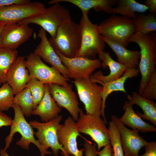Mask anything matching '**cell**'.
I'll return each mask as SVG.
<instances>
[{
    "instance_id": "1",
    "label": "cell",
    "mask_w": 156,
    "mask_h": 156,
    "mask_svg": "<svg viewBox=\"0 0 156 156\" xmlns=\"http://www.w3.org/2000/svg\"><path fill=\"white\" fill-rule=\"evenodd\" d=\"M134 42L140 49V59L138 68L141 78L138 93L141 95L149 81L151 74L156 71V34L154 32L144 34L135 32L129 38L128 43Z\"/></svg>"
},
{
    "instance_id": "2",
    "label": "cell",
    "mask_w": 156,
    "mask_h": 156,
    "mask_svg": "<svg viewBox=\"0 0 156 156\" xmlns=\"http://www.w3.org/2000/svg\"><path fill=\"white\" fill-rule=\"evenodd\" d=\"M88 14L82 13L79 24L81 34V46L75 57L94 59L97 55L104 51L105 43L98 25L90 21Z\"/></svg>"
},
{
    "instance_id": "3",
    "label": "cell",
    "mask_w": 156,
    "mask_h": 156,
    "mask_svg": "<svg viewBox=\"0 0 156 156\" xmlns=\"http://www.w3.org/2000/svg\"><path fill=\"white\" fill-rule=\"evenodd\" d=\"M49 41L54 49L68 58L75 57L81 46V34L79 24L71 20L59 26L55 37Z\"/></svg>"
},
{
    "instance_id": "4",
    "label": "cell",
    "mask_w": 156,
    "mask_h": 156,
    "mask_svg": "<svg viewBox=\"0 0 156 156\" xmlns=\"http://www.w3.org/2000/svg\"><path fill=\"white\" fill-rule=\"evenodd\" d=\"M12 107L14 111V118L10 125L9 134L5 138V146L3 149L6 151L9 148L14 134L16 132H18L21 137L16 142L17 145L28 150L30 143H32L39 149L41 156L51 154V152L46 150L38 140H36L35 139L34 135L35 132L34 131L29 123L27 122L25 118L20 107L14 103Z\"/></svg>"
},
{
    "instance_id": "5",
    "label": "cell",
    "mask_w": 156,
    "mask_h": 156,
    "mask_svg": "<svg viewBox=\"0 0 156 156\" xmlns=\"http://www.w3.org/2000/svg\"><path fill=\"white\" fill-rule=\"evenodd\" d=\"M102 36L120 43L126 48L130 36L135 33L133 19L113 14L98 25Z\"/></svg>"
},
{
    "instance_id": "6",
    "label": "cell",
    "mask_w": 156,
    "mask_h": 156,
    "mask_svg": "<svg viewBox=\"0 0 156 156\" xmlns=\"http://www.w3.org/2000/svg\"><path fill=\"white\" fill-rule=\"evenodd\" d=\"M103 118L90 114H85L80 109L76 126L79 132L90 136L97 146V151L110 143L108 129Z\"/></svg>"
},
{
    "instance_id": "7",
    "label": "cell",
    "mask_w": 156,
    "mask_h": 156,
    "mask_svg": "<svg viewBox=\"0 0 156 156\" xmlns=\"http://www.w3.org/2000/svg\"><path fill=\"white\" fill-rule=\"evenodd\" d=\"M69 10L57 3L46 8L41 14L18 24L33 23L40 26L47 31L52 38L55 37L58 27L71 20Z\"/></svg>"
},
{
    "instance_id": "8",
    "label": "cell",
    "mask_w": 156,
    "mask_h": 156,
    "mask_svg": "<svg viewBox=\"0 0 156 156\" xmlns=\"http://www.w3.org/2000/svg\"><path fill=\"white\" fill-rule=\"evenodd\" d=\"M24 63L31 78L36 79L44 84L54 83L72 88V85L67 82L69 79L64 77L56 68L47 65L33 52L27 56Z\"/></svg>"
},
{
    "instance_id": "9",
    "label": "cell",
    "mask_w": 156,
    "mask_h": 156,
    "mask_svg": "<svg viewBox=\"0 0 156 156\" xmlns=\"http://www.w3.org/2000/svg\"><path fill=\"white\" fill-rule=\"evenodd\" d=\"M74 83L79 98L84 104L86 114L98 116L101 115L103 87L90 78L74 80Z\"/></svg>"
},
{
    "instance_id": "10",
    "label": "cell",
    "mask_w": 156,
    "mask_h": 156,
    "mask_svg": "<svg viewBox=\"0 0 156 156\" xmlns=\"http://www.w3.org/2000/svg\"><path fill=\"white\" fill-rule=\"evenodd\" d=\"M62 118V116L59 115L47 122H41L36 120L29 122L32 128L37 129L35 135L40 143L47 150L51 148L54 156H58L60 150L62 155L67 156L59 142L57 135V131L62 125L60 123Z\"/></svg>"
},
{
    "instance_id": "11",
    "label": "cell",
    "mask_w": 156,
    "mask_h": 156,
    "mask_svg": "<svg viewBox=\"0 0 156 156\" xmlns=\"http://www.w3.org/2000/svg\"><path fill=\"white\" fill-rule=\"evenodd\" d=\"M46 8L44 4L36 1L0 7V22L18 23L41 14Z\"/></svg>"
},
{
    "instance_id": "12",
    "label": "cell",
    "mask_w": 156,
    "mask_h": 156,
    "mask_svg": "<svg viewBox=\"0 0 156 156\" xmlns=\"http://www.w3.org/2000/svg\"><path fill=\"white\" fill-rule=\"evenodd\" d=\"M63 64L67 68L69 78L74 80L81 78H90L96 69L101 67L99 59H90L82 57H66L54 49Z\"/></svg>"
},
{
    "instance_id": "13",
    "label": "cell",
    "mask_w": 156,
    "mask_h": 156,
    "mask_svg": "<svg viewBox=\"0 0 156 156\" xmlns=\"http://www.w3.org/2000/svg\"><path fill=\"white\" fill-rule=\"evenodd\" d=\"M33 31V29L27 24H6L1 34L0 47L16 50L32 36Z\"/></svg>"
},
{
    "instance_id": "14",
    "label": "cell",
    "mask_w": 156,
    "mask_h": 156,
    "mask_svg": "<svg viewBox=\"0 0 156 156\" xmlns=\"http://www.w3.org/2000/svg\"><path fill=\"white\" fill-rule=\"evenodd\" d=\"M76 122L69 116L64 120L58 129L57 135L58 140L64 150L67 156H83L84 148L79 149L77 146V138L82 136L76 126Z\"/></svg>"
},
{
    "instance_id": "15",
    "label": "cell",
    "mask_w": 156,
    "mask_h": 156,
    "mask_svg": "<svg viewBox=\"0 0 156 156\" xmlns=\"http://www.w3.org/2000/svg\"><path fill=\"white\" fill-rule=\"evenodd\" d=\"M111 118L116 124L119 131L125 156H140V150L144 146L147 142L139 135L140 131L128 129L120 122L119 118L116 116H112Z\"/></svg>"
},
{
    "instance_id": "16",
    "label": "cell",
    "mask_w": 156,
    "mask_h": 156,
    "mask_svg": "<svg viewBox=\"0 0 156 156\" xmlns=\"http://www.w3.org/2000/svg\"><path fill=\"white\" fill-rule=\"evenodd\" d=\"M50 94L58 106L66 109L71 117L77 121L79 118L80 109L76 95L72 88H67L59 84H49Z\"/></svg>"
},
{
    "instance_id": "17",
    "label": "cell",
    "mask_w": 156,
    "mask_h": 156,
    "mask_svg": "<svg viewBox=\"0 0 156 156\" xmlns=\"http://www.w3.org/2000/svg\"><path fill=\"white\" fill-rule=\"evenodd\" d=\"M26 57L25 56L17 57L11 64L7 74L6 82L11 87L15 95L26 88L31 78L24 63Z\"/></svg>"
},
{
    "instance_id": "18",
    "label": "cell",
    "mask_w": 156,
    "mask_h": 156,
    "mask_svg": "<svg viewBox=\"0 0 156 156\" xmlns=\"http://www.w3.org/2000/svg\"><path fill=\"white\" fill-rule=\"evenodd\" d=\"M38 36L40 38V41L33 53L52 66L56 68L64 77L69 79L68 70L50 44L47 37L46 31L41 27Z\"/></svg>"
},
{
    "instance_id": "19",
    "label": "cell",
    "mask_w": 156,
    "mask_h": 156,
    "mask_svg": "<svg viewBox=\"0 0 156 156\" xmlns=\"http://www.w3.org/2000/svg\"><path fill=\"white\" fill-rule=\"evenodd\" d=\"M98 56L101 62V67L105 69L108 66L110 73L108 75H104L102 71L99 70L91 76L90 78L94 80L103 83L111 82L121 77L128 68L125 65L114 60L109 52L103 51Z\"/></svg>"
},
{
    "instance_id": "20",
    "label": "cell",
    "mask_w": 156,
    "mask_h": 156,
    "mask_svg": "<svg viewBox=\"0 0 156 156\" xmlns=\"http://www.w3.org/2000/svg\"><path fill=\"white\" fill-rule=\"evenodd\" d=\"M140 73L138 68H128L123 75L119 78L106 83L94 80L90 77L92 81L101 84L103 87L101 95L103 101L101 116L106 124H107V122L105 116V107L106 101L108 96L114 91H121L127 94L124 86L126 81L128 79L137 77Z\"/></svg>"
},
{
    "instance_id": "21",
    "label": "cell",
    "mask_w": 156,
    "mask_h": 156,
    "mask_svg": "<svg viewBox=\"0 0 156 156\" xmlns=\"http://www.w3.org/2000/svg\"><path fill=\"white\" fill-rule=\"evenodd\" d=\"M45 92L41 101L33 109L31 115L38 116L43 122H48L56 118L61 111L50 92L49 84H45Z\"/></svg>"
},
{
    "instance_id": "22",
    "label": "cell",
    "mask_w": 156,
    "mask_h": 156,
    "mask_svg": "<svg viewBox=\"0 0 156 156\" xmlns=\"http://www.w3.org/2000/svg\"><path fill=\"white\" fill-rule=\"evenodd\" d=\"M118 1V0H52L49 1L48 4L68 2L78 7L82 13H88L90 9H93L96 12L103 11L110 14L112 13L113 7L117 4Z\"/></svg>"
},
{
    "instance_id": "23",
    "label": "cell",
    "mask_w": 156,
    "mask_h": 156,
    "mask_svg": "<svg viewBox=\"0 0 156 156\" xmlns=\"http://www.w3.org/2000/svg\"><path fill=\"white\" fill-rule=\"evenodd\" d=\"M122 108L124 111V114L119 119L124 125L127 126L133 130H138L142 133L156 131L155 126L144 121L135 112L133 108V105L128 101L125 102Z\"/></svg>"
},
{
    "instance_id": "24",
    "label": "cell",
    "mask_w": 156,
    "mask_h": 156,
    "mask_svg": "<svg viewBox=\"0 0 156 156\" xmlns=\"http://www.w3.org/2000/svg\"><path fill=\"white\" fill-rule=\"evenodd\" d=\"M102 37L105 43L116 55L118 62L125 65L128 68H138L140 56V51L129 50L120 43Z\"/></svg>"
},
{
    "instance_id": "25",
    "label": "cell",
    "mask_w": 156,
    "mask_h": 156,
    "mask_svg": "<svg viewBox=\"0 0 156 156\" xmlns=\"http://www.w3.org/2000/svg\"><path fill=\"white\" fill-rule=\"evenodd\" d=\"M127 98L131 105H138L142 109L143 114L136 112L141 118L149 120L153 125L156 126L155 102L142 96L135 91L133 92L132 96L127 94Z\"/></svg>"
},
{
    "instance_id": "26",
    "label": "cell",
    "mask_w": 156,
    "mask_h": 156,
    "mask_svg": "<svg viewBox=\"0 0 156 156\" xmlns=\"http://www.w3.org/2000/svg\"><path fill=\"white\" fill-rule=\"evenodd\" d=\"M117 4L112 9V12L113 14H119L133 19L136 17L135 12L144 13L148 10L144 4L134 0H118Z\"/></svg>"
},
{
    "instance_id": "27",
    "label": "cell",
    "mask_w": 156,
    "mask_h": 156,
    "mask_svg": "<svg viewBox=\"0 0 156 156\" xmlns=\"http://www.w3.org/2000/svg\"><path fill=\"white\" fill-rule=\"evenodd\" d=\"M135 32L148 34L156 31V14H140L133 19Z\"/></svg>"
},
{
    "instance_id": "28",
    "label": "cell",
    "mask_w": 156,
    "mask_h": 156,
    "mask_svg": "<svg viewBox=\"0 0 156 156\" xmlns=\"http://www.w3.org/2000/svg\"><path fill=\"white\" fill-rule=\"evenodd\" d=\"M17 57L16 50H11L0 47V79L2 83H6L8 70Z\"/></svg>"
},
{
    "instance_id": "29",
    "label": "cell",
    "mask_w": 156,
    "mask_h": 156,
    "mask_svg": "<svg viewBox=\"0 0 156 156\" xmlns=\"http://www.w3.org/2000/svg\"><path fill=\"white\" fill-rule=\"evenodd\" d=\"M13 103L20 107L24 116L29 117L31 115L33 110V101L30 91L28 88H25L15 95Z\"/></svg>"
},
{
    "instance_id": "30",
    "label": "cell",
    "mask_w": 156,
    "mask_h": 156,
    "mask_svg": "<svg viewBox=\"0 0 156 156\" xmlns=\"http://www.w3.org/2000/svg\"><path fill=\"white\" fill-rule=\"evenodd\" d=\"M108 129L110 144L112 146L113 150L112 156H125L119 131L116 124L112 120L109 122Z\"/></svg>"
},
{
    "instance_id": "31",
    "label": "cell",
    "mask_w": 156,
    "mask_h": 156,
    "mask_svg": "<svg viewBox=\"0 0 156 156\" xmlns=\"http://www.w3.org/2000/svg\"><path fill=\"white\" fill-rule=\"evenodd\" d=\"M26 88L30 91L33 101V109L39 104L44 94V84L36 79L31 78L26 84Z\"/></svg>"
},
{
    "instance_id": "32",
    "label": "cell",
    "mask_w": 156,
    "mask_h": 156,
    "mask_svg": "<svg viewBox=\"0 0 156 156\" xmlns=\"http://www.w3.org/2000/svg\"><path fill=\"white\" fill-rule=\"evenodd\" d=\"M14 94L12 88L7 83L0 88V112L7 111L13 105Z\"/></svg>"
},
{
    "instance_id": "33",
    "label": "cell",
    "mask_w": 156,
    "mask_h": 156,
    "mask_svg": "<svg viewBox=\"0 0 156 156\" xmlns=\"http://www.w3.org/2000/svg\"><path fill=\"white\" fill-rule=\"evenodd\" d=\"M141 95L151 100H156V71L151 74Z\"/></svg>"
},
{
    "instance_id": "34",
    "label": "cell",
    "mask_w": 156,
    "mask_h": 156,
    "mask_svg": "<svg viewBox=\"0 0 156 156\" xmlns=\"http://www.w3.org/2000/svg\"><path fill=\"white\" fill-rule=\"evenodd\" d=\"M84 143L83 144L85 156H97L98 151L96 149V145L83 137Z\"/></svg>"
},
{
    "instance_id": "35",
    "label": "cell",
    "mask_w": 156,
    "mask_h": 156,
    "mask_svg": "<svg viewBox=\"0 0 156 156\" xmlns=\"http://www.w3.org/2000/svg\"><path fill=\"white\" fill-rule=\"evenodd\" d=\"M145 151L141 156H156V142L153 141L148 142L145 146Z\"/></svg>"
},
{
    "instance_id": "36",
    "label": "cell",
    "mask_w": 156,
    "mask_h": 156,
    "mask_svg": "<svg viewBox=\"0 0 156 156\" xmlns=\"http://www.w3.org/2000/svg\"><path fill=\"white\" fill-rule=\"evenodd\" d=\"M30 1L29 0H0V7L13 5L22 4Z\"/></svg>"
},
{
    "instance_id": "37",
    "label": "cell",
    "mask_w": 156,
    "mask_h": 156,
    "mask_svg": "<svg viewBox=\"0 0 156 156\" xmlns=\"http://www.w3.org/2000/svg\"><path fill=\"white\" fill-rule=\"evenodd\" d=\"M12 121L11 117L0 112V127L10 126Z\"/></svg>"
},
{
    "instance_id": "38",
    "label": "cell",
    "mask_w": 156,
    "mask_h": 156,
    "mask_svg": "<svg viewBox=\"0 0 156 156\" xmlns=\"http://www.w3.org/2000/svg\"><path fill=\"white\" fill-rule=\"evenodd\" d=\"M113 150L110 144H108L104 147L101 150L97 152L99 156H112Z\"/></svg>"
},
{
    "instance_id": "39",
    "label": "cell",
    "mask_w": 156,
    "mask_h": 156,
    "mask_svg": "<svg viewBox=\"0 0 156 156\" xmlns=\"http://www.w3.org/2000/svg\"><path fill=\"white\" fill-rule=\"evenodd\" d=\"M144 4L148 8V10L150 14H156V0H146L145 1Z\"/></svg>"
},
{
    "instance_id": "40",
    "label": "cell",
    "mask_w": 156,
    "mask_h": 156,
    "mask_svg": "<svg viewBox=\"0 0 156 156\" xmlns=\"http://www.w3.org/2000/svg\"><path fill=\"white\" fill-rule=\"evenodd\" d=\"M0 156H10L7 153L6 150L3 149L0 150Z\"/></svg>"
},
{
    "instance_id": "41",
    "label": "cell",
    "mask_w": 156,
    "mask_h": 156,
    "mask_svg": "<svg viewBox=\"0 0 156 156\" xmlns=\"http://www.w3.org/2000/svg\"><path fill=\"white\" fill-rule=\"evenodd\" d=\"M5 25V23L0 22V46L1 34L3 29Z\"/></svg>"
},
{
    "instance_id": "42",
    "label": "cell",
    "mask_w": 156,
    "mask_h": 156,
    "mask_svg": "<svg viewBox=\"0 0 156 156\" xmlns=\"http://www.w3.org/2000/svg\"><path fill=\"white\" fill-rule=\"evenodd\" d=\"M1 83H2V82H1V79H0V85Z\"/></svg>"
},
{
    "instance_id": "43",
    "label": "cell",
    "mask_w": 156,
    "mask_h": 156,
    "mask_svg": "<svg viewBox=\"0 0 156 156\" xmlns=\"http://www.w3.org/2000/svg\"><path fill=\"white\" fill-rule=\"evenodd\" d=\"M70 156H74L73 155H71Z\"/></svg>"
}]
</instances>
